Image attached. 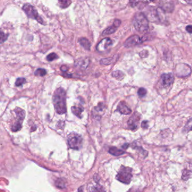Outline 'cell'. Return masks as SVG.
I'll return each instance as SVG.
<instances>
[{
    "mask_svg": "<svg viewBox=\"0 0 192 192\" xmlns=\"http://www.w3.org/2000/svg\"><path fill=\"white\" fill-rule=\"evenodd\" d=\"M191 128H192V119L190 118L188 121V122L186 124L184 131L186 132H188L189 131L191 130Z\"/></svg>",
    "mask_w": 192,
    "mask_h": 192,
    "instance_id": "cell-30",
    "label": "cell"
},
{
    "mask_svg": "<svg viewBox=\"0 0 192 192\" xmlns=\"http://www.w3.org/2000/svg\"><path fill=\"white\" fill-rule=\"evenodd\" d=\"M192 177V172L190 170L184 169L182 172V179L185 181L188 180Z\"/></svg>",
    "mask_w": 192,
    "mask_h": 192,
    "instance_id": "cell-19",
    "label": "cell"
},
{
    "mask_svg": "<svg viewBox=\"0 0 192 192\" xmlns=\"http://www.w3.org/2000/svg\"><path fill=\"white\" fill-rule=\"evenodd\" d=\"M174 77L172 73H165L162 74L160 78V84L163 87H168L173 84Z\"/></svg>",
    "mask_w": 192,
    "mask_h": 192,
    "instance_id": "cell-7",
    "label": "cell"
},
{
    "mask_svg": "<svg viewBox=\"0 0 192 192\" xmlns=\"http://www.w3.org/2000/svg\"><path fill=\"white\" fill-rule=\"evenodd\" d=\"M59 4L60 8L62 9H65L68 8L69 5L72 3L70 1H59Z\"/></svg>",
    "mask_w": 192,
    "mask_h": 192,
    "instance_id": "cell-21",
    "label": "cell"
},
{
    "mask_svg": "<svg viewBox=\"0 0 192 192\" xmlns=\"http://www.w3.org/2000/svg\"><path fill=\"white\" fill-rule=\"evenodd\" d=\"M141 126H142V129H147V128L148 127V126H149L148 121H142V125H141Z\"/></svg>",
    "mask_w": 192,
    "mask_h": 192,
    "instance_id": "cell-33",
    "label": "cell"
},
{
    "mask_svg": "<svg viewBox=\"0 0 192 192\" xmlns=\"http://www.w3.org/2000/svg\"><path fill=\"white\" fill-rule=\"evenodd\" d=\"M53 101L55 109L57 113L63 115L66 113V92L63 88L59 87L55 90L53 98Z\"/></svg>",
    "mask_w": 192,
    "mask_h": 192,
    "instance_id": "cell-1",
    "label": "cell"
},
{
    "mask_svg": "<svg viewBox=\"0 0 192 192\" xmlns=\"http://www.w3.org/2000/svg\"><path fill=\"white\" fill-rule=\"evenodd\" d=\"M112 76L118 80H122L124 77V74L121 70H115L112 73Z\"/></svg>",
    "mask_w": 192,
    "mask_h": 192,
    "instance_id": "cell-20",
    "label": "cell"
},
{
    "mask_svg": "<svg viewBox=\"0 0 192 192\" xmlns=\"http://www.w3.org/2000/svg\"><path fill=\"white\" fill-rule=\"evenodd\" d=\"M117 111L122 115H128L131 113L130 108L127 106L125 101H121L117 106Z\"/></svg>",
    "mask_w": 192,
    "mask_h": 192,
    "instance_id": "cell-12",
    "label": "cell"
},
{
    "mask_svg": "<svg viewBox=\"0 0 192 192\" xmlns=\"http://www.w3.org/2000/svg\"><path fill=\"white\" fill-rule=\"evenodd\" d=\"M129 144L128 143H125V144H123L122 147L124 149H127V148H129Z\"/></svg>",
    "mask_w": 192,
    "mask_h": 192,
    "instance_id": "cell-36",
    "label": "cell"
},
{
    "mask_svg": "<svg viewBox=\"0 0 192 192\" xmlns=\"http://www.w3.org/2000/svg\"><path fill=\"white\" fill-rule=\"evenodd\" d=\"M133 25L135 28L140 33L148 31L149 23L146 15L142 12L136 14L133 19Z\"/></svg>",
    "mask_w": 192,
    "mask_h": 192,
    "instance_id": "cell-2",
    "label": "cell"
},
{
    "mask_svg": "<svg viewBox=\"0 0 192 192\" xmlns=\"http://www.w3.org/2000/svg\"><path fill=\"white\" fill-rule=\"evenodd\" d=\"M9 35L3 32L0 31V43H5L8 38Z\"/></svg>",
    "mask_w": 192,
    "mask_h": 192,
    "instance_id": "cell-26",
    "label": "cell"
},
{
    "mask_svg": "<svg viewBox=\"0 0 192 192\" xmlns=\"http://www.w3.org/2000/svg\"><path fill=\"white\" fill-rule=\"evenodd\" d=\"M68 144L70 148L79 150L82 145V138L80 135L72 132L68 136Z\"/></svg>",
    "mask_w": 192,
    "mask_h": 192,
    "instance_id": "cell-4",
    "label": "cell"
},
{
    "mask_svg": "<svg viewBox=\"0 0 192 192\" xmlns=\"http://www.w3.org/2000/svg\"><path fill=\"white\" fill-rule=\"evenodd\" d=\"M61 70H62L63 72H67V70H68V68L65 66V65H63L62 67H61Z\"/></svg>",
    "mask_w": 192,
    "mask_h": 192,
    "instance_id": "cell-35",
    "label": "cell"
},
{
    "mask_svg": "<svg viewBox=\"0 0 192 192\" xmlns=\"http://www.w3.org/2000/svg\"><path fill=\"white\" fill-rule=\"evenodd\" d=\"M22 123H21V122H15L14 124L13 125V126H12V131L16 132V131L20 130L21 129V128H22Z\"/></svg>",
    "mask_w": 192,
    "mask_h": 192,
    "instance_id": "cell-24",
    "label": "cell"
},
{
    "mask_svg": "<svg viewBox=\"0 0 192 192\" xmlns=\"http://www.w3.org/2000/svg\"><path fill=\"white\" fill-rule=\"evenodd\" d=\"M73 114L77 117L81 118H82V113L84 111V108L81 106H73L71 108Z\"/></svg>",
    "mask_w": 192,
    "mask_h": 192,
    "instance_id": "cell-14",
    "label": "cell"
},
{
    "mask_svg": "<svg viewBox=\"0 0 192 192\" xmlns=\"http://www.w3.org/2000/svg\"><path fill=\"white\" fill-rule=\"evenodd\" d=\"M88 58H86V59H79L78 61H77L76 65L79 67L80 68H86L88 65Z\"/></svg>",
    "mask_w": 192,
    "mask_h": 192,
    "instance_id": "cell-18",
    "label": "cell"
},
{
    "mask_svg": "<svg viewBox=\"0 0 192 192\" xmlns=\"http://www.w3.org/2000/svg\"><path fill=\"white\" fill-rule=\"evenodd\" d=\"M109 153L114 156H119L125 153V152L122 150L119 149L117 147L113 146V147H111L109 148Z\"/></svg>",
    "mask_w": 192,
    "mask_h": 192,
    "instance_id": "cell-15",
    "label": "cell"
},
{
    "mask_svg": "<svg viewBox=\"0 0 192 192\" xmlns=\"http://www.w3.org/2000/svg\"><path fill=\"white\" fill-rule=\"evenodd\" d=\"M113 58H106V59H103L100 60V63L101 64H103V65H109V64H111V62L113 61Z\"/></svg>",
    "mask_w": 192,
    "mask_h": 192,
    "instance_id": "cell-28",
    "label": "cell"
},
{
    "mask_svg": "<svg viewBox=\"0 0 192 192\" xmlns=\"http://www.w3.org/2000/svg\"><path fill=\"white\" fill-rule=\"evenodd\" d=\"M140 119V115L138 113H135L132 115L128 121V126L131 130H135L138 128V123Z\"/></svg>",
    "mask_w": 192,
    "mask_h": 192,
    "instance_id": "cell-10",
    "label": "cell"
},
{
    "mask_svg": "<svg viewBox=\"0 0 192 192\" xmlns=\"http://www.w3.org/2000/svg\"><path fill=\"white\" fill-rule=\"evenodd\" d=\"M46 70L45 69H43V68H39V69H37L35 72V76H41V77H43L44 76L46 75Z\"/></svg>",
    "mask_w": 192,
    "mask_h": 192,
    "instance_id": "cell-22",
    "label": "cell"
},
{
    "mask_svg": "<svg viewBox=\"0 0 192 192\" xmlns=\"http://www.w3.org/2000/svg\"><path fill=\"white\" fill-rule=\"evenodd\" d=\"M14 111L15 112L16 115L17 117L16 122H19L22 123L23 120L24 119L25 115H26L25 111L20 108H16V109H15Z\"/></svg>",
    "mask_w": 192,
    "mask_h": 192,
    "instance_id": "cell-13",
    "label": "cell"
},
{
    "mask_svg": "<svg viewBox=\"0 0 192 192\" xmlns=\"http://www.w3.org/2000/svg\"><path fill=\"white\" fill-rule=\"evenodd\" d=\"M132 169L129 167L122 166L115 177L116 179L125 184H129L132 177Z\"/></svg>",
    "mask_w": 192,
    "mask_h": 192,
    "instance_id": "cell-3",
    "label": "cell"
},
{
    "mask_svg": "<svg viewBox=\"0 0 192 192\" xmlns=\"http://www.w3.org/2000/svg\"><path fill=\"white\" fill-rule=\"evenodd\" d=\"M146 93H147V91H146V89L142 87L139 88L138 91V94L140 98L144 97L146 95Z\"/></svg>",
    "mask_w": 192,
    "mask_h": 192,
    "instance_id": "cell-29",
    "label": "cell"
},
{
    "mask_svg": "<svg viewBox=\"0 0 192 192\" xmlns=\"http://www.w3.org/2000/svg\"><path fill=\"white\" fill-rule=\"evenodd\" d=\"M79 43L81 44V46H82L86 50H90L91 43L86 38H85V37L80 38L79 39Z\"/></svg>",
    "mask_w": 192,
    "mask_h": 192,
    "instance_id": "cell-16",
    "label": "cell"
},
{
    "mask_svg": "<svg viewBox=\"0 0 192 192\" xmlns=\"http://www.w3.org/2000/svg\"><path fill=\"white\" fill-rule=\"evenodd\" d=\"M142 43V38H140L138 35H134L128 38L124 43V46L126 48H130L137 46Z\"/></svg>",
    "mask_w": 192,
    "mask_h": 192,
    "instance_id": "cell-6",
    "label": "cell"
},
{
    "mask_svg": "<svg viewBox=\"0 0 192 192\" xmlns=\"http://www.w3.org/2000/svg\"><path fill=\"white\" fill-rule=\"evenodd\" d=\"M104 105L103 103H100L99 104V105L95 108V109L97 111H102L104 109Z\"/></svg>",
    "mask_w": 192,
    "mask_h": 192,
    "instance_id": "cell-31",
    "label": "cell"
},
{
    "mask_svg": "<svg viewBox=\"0 0 192 192\" xmlns=\"http://www.w3.org/2000/svg\"><path fill=\"white\" fill-rule=\"evenodd\" d=\"M121 20L118 19L115 20L111 26L108 27L103 31L102 35L103 36H108V35H111V34L115 33V31H117V29H118V28L119 27V26L121 25Z\"/></svg>",
    "mask_w": 192,
    "mask_h": 192,
    "instance_id": "cell-11",
    "label": "cell"
},
{
    "mask_svg": "<svg viewBox=\"0 0 192 192\" xmlns=\"http://www.w3.org/2000/svg\"><path fill=\"white\" fill-rule=\"evenodd\" d=\"M186 30L189 33H191L192 32V27L191 25H189L187 27H186Z\"/></svg>",
    "mask_w": 192,
    "mask_h": 192,
    "instance_id": "cell-34",
    "label": "cell"
},
{
    "mask_svg": "<svg viewBox=\"0 0 192 192\" xmlns=\"http://www.w3.org/2000/svg\"><path fill=\"white\" fill-rule=\"evenodd\" d=\"M148 51H146V50H143L142 51H141L140 53V56L142 57V58H146L147 57V56H148Z\"/></svg>",
    "mask_w": 192,
    "mask_h": 192,
    "instance_id": "cell-32",
    "label": "cell"
},
{
    "mask_svg": "<svg viewBox=\"0 0 192 192\" xmlns=\"http://www.w3.org/2000/svg\"><path fill=\"white\" fill-rule=\"evenodd\" d=\"M89 190L90 192H106L104 187L98 183L95 185H93L91 187H90L89 188Z\"/></svg>",
    "mask_w": 192,
    "mask_h": 192,
    "instance_id": "cell-17",
    "label": "cell"
},
{
    "mask_svg": "<svg viewBox=\"0 0 192 192\" xmlns=\"http://www.w3.org/2000/svg\"><path fill=\"white\" fill-rule=\"evenodd\" d=\"M112 45V41L109 37H105L101 40L96 46V50L100 53H103L109 48V47Z\"/></svg>",
    "mask_w": 192,
    "mask_h": 192,
    "instance_id": "cell-8",
    "label": "cell"
},
{
    "mask_svg": "<svg viewBox=\"0 0 192 192\" xmlns=\"http://www.w3.org/2000/svg\"><path fill=\"white\" fill-rule=\"evenodd\" d=\"M56 186L59 188L63 189L65 187V183L63 179H59L56 181Z\"/></svg>",
    "mask_w": 192,
    "mask_h": 192,
    "instance_id": "cell-23",
    "label": "cell"
},
{
    "mask_svg": "<svg viewBox=\"0 0 192 192\" xmlns=\"http://www.w3.org/2000/svg\"><path fill=\"white\" fill-rule=\"evenodd\" d=\"M177 74L179 77L187 76L191 72V69L190 67L185 64H180L177 65Z\"/></svg>",
    "mask_w": 192,
    "mask_h": 192,
    "instance_id": "cell-9",
    "label": "cell"
},
{
    "mask_svg": "<svg viewBox=\"0 0 192 192\" xmlns=\"http://www.w3.org/2000/svg\"><path fill=\"white\" fill-rule=\"evenodd\" d=\"M26 83V80L24 78H18L15 82L16 86H21Z\"/></svg>",
    "mask_w": 192,
    "mask_h": 192,
    "instance_id": "cell-27",
    "label": "cell"
},
{
    "mask_svg": "<svg viewBox=\"0 0 192 192\" xmlns=\"http://www.w3.org/2000/svg\"><path fill=\"white\" fill-rule=\"evenodd\" d=\"M22 9L28 18L37 20L39 23L41 24H44L41 17L39 15L38 12L34 6H32L30 4H25Z\"/></svg>",
    "mask_w": 192,
    "mask_h": 192,
    "instance_id": "cell-5",
    "label": "cell"
},
{
    "mask_svg": "<svg viewBox=\"0 0 192 192\" xmlns=\"http://www.w3.org/2000/svg\"><path fill=\"white\" fill-rule=\"evenodd\" d=\"M58 58H59V57H58L57 54H55V53H51V54L48 55L47 56L46 59H47V60L49 61V62H51V61H53L54 60L57 59H58Z\"/></svg>",
    "mask_w": 192,
    "mask_h": 192,
    "instance_id": "cell-25",
    "label": "cell"
}]
</instances>
